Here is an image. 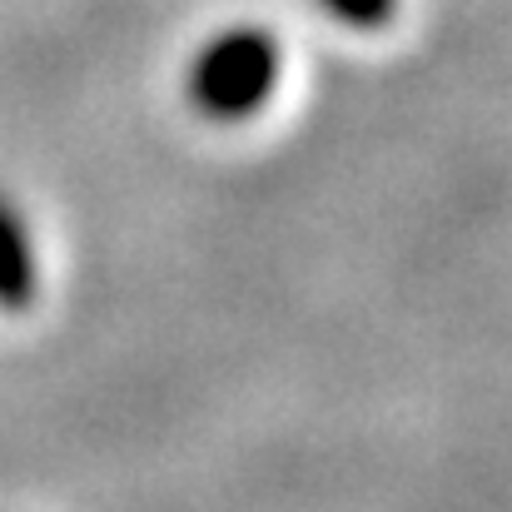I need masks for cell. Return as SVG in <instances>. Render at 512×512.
<instances>
[{"instance_id": "3", "label": "cell", "mask_w": 512, "mask_h": 512, "mask_svg": "<svg viewBox=\"0 0 512 512\" xmlns=\"http://www.w3.org/2000/svg\"><path fill=\"white\" fill-rule=\"evenodd\" d=\"M339 25L348 30H378L383 20H393V10H398V0H319Z\"/></svg>"}, {"instance_id": "2", "label": "cell", "mask_w": 512, "mask_h": 512, "mask_svg": "<svg viewBox=\"0 0 512 512\" xmlns=\"http://www.w3.org/2000/svg\"><path fill=\"white\" fill-rule=\"evenodd\" d=\"M35 299V244L10 199H0V309H25Z\"/></svg>"}, {"instance_id": "1", "label": "cell", "mask_w": 512, "mask_h": 512, "mask_svg": "<svg viewBox=\"0 0 512 512\" xmlns=\"http://www.w3.org/2000/svg\"><path fill=\"white\" fill-rule=\"evenodd\" d=\"M279 85V40L259 25L219 30L189 65V100L204 120L239 125L264 110V100Z\"/></svg>"}]
</instances>
